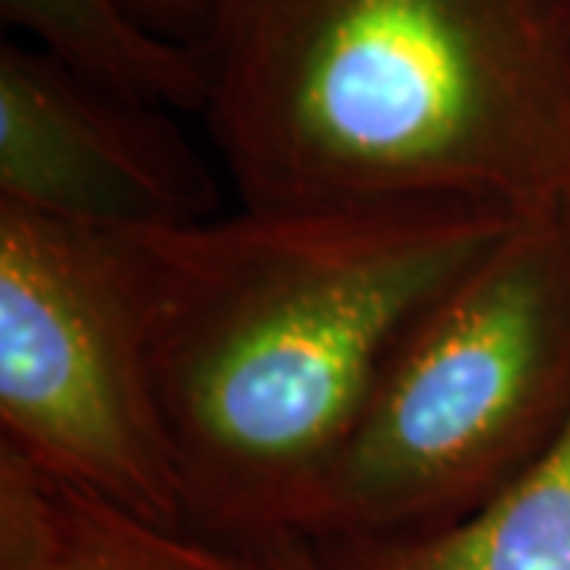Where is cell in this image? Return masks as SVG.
<instances>
[{
	"label": "cell",
	"mask_w": 570,
	"mask_h": 570,
	"mask_svg": "<svg viewBox=\"0 0 570 570\" xmlns=\"http://www.w3.org/2000/svg\"><path fill=\"white\" fill-rule=\"evenodd\" d=\"M517 213L463 200L247 206L124 232L187 527L305 539L409 326Z\"/></svg>",
	"instance_id": "6da1fadb"
},
{
	"label": "cell",
	"mask_w": 570,
	"mask_h": 570,
	"mask_svg": "<svg viewBox=\"0 0 570 570\" xmlns=\"http://www.w3.org/2000/svg\"><path fill=\"white\" fill-rule=\"evenodd\" d=\"M200 118L247 206H570V0H209Z\"/></svg>",
	"instance_id": "7a4b0ae2"
},
{
	"label": "cell",
	"mask_w": 570,
	"mask_h": 570,
	"mask_svg": "<svg viewBox=\"0 0 570 570\" xmlns=\"http://www.w3.org/2000/svg\"><path fill=\"white\" fill-rule=\"evenodd\" d=\"M570 419V206L517 213L409 326L302 542H403L491 504Z\"/></svg>",
	"instance_id": "3957f363"
},
{
	"label": "cell",
	"mask_w": 570,
	"mask_h": 570,
	"mask_svg": "<svg viewBox=\"0 0 570 570\" xmlns=\"http://www.w3.org/2000/svg\"><path fill=\"white\" fill-rule=\"evenodd\" d=\"M0 448L187 527L140 266L124 232L0 200Z\"/></svg>",
	"instance_id": "277c9868"
},
{
	"label": "cell",
	"mask_w": 570,
	"mask_h": 570,
	"mask_svg": "<svg viewBox=\"0 0 570 570\" xmlns=\"http://www.w3.org/2000/svg\"><path fill=\"white\" fill-rule=\"evenodd\" d=\"M0 200L99 232H163L223 213V181L168 108L0 45Z\"/></svg>",
	"instance_id": "5b68a950"
},
{
	"label": "cell",
	"mask_w": 570,
	"mask_h": 570,
	"mask_svg": "<svg viewBox=\"0 0 570 570\" xmlns=\"http://www.w3.org/2000/svg\"><path fill=\"white\" fill-rule=\"evenodd\" d=\"M0 570H279L266 549L149 520L0 448Z\"/></svg>",
	"instance_id": "8992f818"
},
{
	"label": "cell",
	"mask_w": 570,
	"mask_h": 570,
	"mask_svg": "<svg viewBox=\"0 0 570 570\" xmlns=\"http://www.w3.org/2000/svg\"><path fill=\"white\" fill-rule=\"evenodd\" d=\"M317 554L324 570H570V419L510 489L463 523Z\"/></svg>",
	"instance_id": "52a82bcc"
},
{
	"label": "cell",
	"mask_w": 570,
	"mask_h": 570,
	"mask_svg": "<svg viewBox=\"0 0 570 570\" xmlns=\"http://www.w3.org/2000/svg\"><path fill=\"white\" fill-rule=\"evenodd\" d=\"M0 17L39 51L111 92L168 111H204L200 48L153 32L121 0H0Z\"/></svg>",
	"instance_id": "ba28073f"
},
{
	"label": "cell",
	"mask_w": 570,
	"mask_h": 570,
	"mask_svg": "<svg viewBox=\"0 0 570 570\" xmlns=\"http://www.w3.org/2000/svg\"><path fill=\"white\" fill-rule=\"evenodd\" d=\"M121 3L153 32L187 45H197L209 13V0H121Z\"/></svg>",
	"instance_id": "9c48e42d"
},
{
	"label": "cell",
	"mask_w": 570,
	"mask_h": 570,
	"mask_svg": "<svg viewBox=\"0 0 570 570\" xmlns=\"http://www.w3.org/2000/svg\"><path fill=\"white\" fill-rule=\"evenodd\" d=\"M264 549L269 551V558L276 561V568L279 570H324L317 549H314L311 542H302V539L269 542Z\"/></svg>",
	"instance_id": "30bf717a"
}]
</instances>
